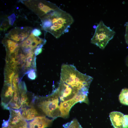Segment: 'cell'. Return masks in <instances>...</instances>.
Returning a JSON list of instances; mask_svg holds the SVG:
<instances>
[{
  "mask_svg": "<svg viewBox=\"0 0 128 128\" xmlns=\"http://www.w3.org/2000/svg\"><path fill=\"white\" fill-rule=\"evenodd\" d=\"M124 115L118 111H113L110 114L112 123L114 128H123Z\"/></svg>",
  "mask_w": 128,
  "mask_h": 128,
  "instance_id": "8fae6325",
  "label": "cell"
},
{
  "mask_svg": "<svg viewBox=\"0 0 128 128\" xmlns=\"http://www.w3.org/2000/svg\"><path fill=\"white\" fill-rule=\"evenodd\" d=\"M42 46H40L37 48L35 50L34 53L35 56L38 55L42 52Z\"/></svg>",
  "mask_w": 128,
  "mask_h": 128,
  "instance_id": "4316f807",
  "label": "cell"
},
{
  "mask_svg": "<svg viewBox=\"0 0 128 128\" xmlns=\"http://www.w3.org/2000/svg\"><path fill=\"white\" fill-rule=\"evenodd\" d=\"M29 79L31 80L35 79L37 77V75L34 69H31L26 73Z\"/></svg>",
  "mask_w": 128,
  "mask_h": 128,
  "instance_id": "44dd1931",
  "label": "cell"
},
{
  "mask_svg": "<svg viewBox=\"0 0 128 128\" xmlns=\"http://www.w3.org/2000/svg\"><path fill=\"white\" fill-rule=\"evenodd\" d=\"M8 20L5 19L1 23L0 26V30L5 31L6 30L10 27Z\"/></svg>",
  "mask_w": 128,
  "mask_h": 128,
  "instance_id": "ffe728a7",
  "label": "cell"
},
{
  "mask_svg": "<svg viewBox=\"0 0 128 128\" xmlns=\"http://www.w3.org/2000/svg\"><path fill=\"white\" fill-rule=\"evenodd\" d=\"M60 80L79 92L88 94L92 77L78 71L72 64H63L61 67Z\"/></svg>",
  "mask_w": 128,
  "mask_h": 128,
  "instance_id": "7a4b0ae2",
  "label": "cell"
},
{
  "mask_svg": "<svg viewBox=\"0 0 128 128\" xmlns=\"http://www.w3.org/2000/svg\"><path fill=\"white\" fill-rule=\"evenodd\" d=\"M36 37H38L42 34V33L40 29L37 28L33 29L31 32Z\"/></svg>",
  "mask_w": 128,
  "mask_h": 128,
  "instance_id": "cb8c5ba5",
  "label": "cell"
},
{
  "mask_svg": "<svg viewBox=\"0 0 128 128\" xmlns=\"http://www.w3.org/2000/svg\"><path fill=\"white\" fill-rule=\"evenodd\" d=\"M16 89L12 83L4 84L1 94V105L5 109H7L8 105L13 97Z\"/></svg>",
  "mask_w": 128,
  "mask_h": 128,
  "instance_id": "ba28073f",
  "label": "cell"
},
{
  "mask_svg": "<svg viewBox=\"0 0 128 128\" xmlns=\"http://www.w3.org/2000/svg\"><path fill=\"white\" fill-rule=\"evenodd\" d=\"M34 53L33 50H30L27 53V57L24 66V69H29L33 63L34 58Z\"/></svg>",
  "mask_w": 128,
  "mask_h": 128,
  "instance_id": "e0dca14e",
  "label": "cell"
},
{
  "mask_svg": "<svg viewBox=\"0 0 128 128\" xmlns=\"http://www.w3.org/2000/svg\"><path fill=\"white\" fill-rule=\"evenodd\" d=\"M19 110L22 116L25 120H32L39 114L37 110L33 105L22 108Z\"/></svg>",
  "mask_w": 128,
  "mask_h": 128,
  "instance_id": "30bf717a",
  "label": "cell"
},
{
  "mask_svg": "<svg viewBox=\"0 0 128 128\" xmlns=\"http://www.w3.org/2000/svg\"><path fill=\"white\" fill-rule=\"evenodd\" d=\"M64 128H82L76 119L64 125Z\"/></svg>",
  "mask_w": 128,
  "mask_h": 128,
  "instance_id": "d6986e66",
  "label": "cell"
},
{
  "mask_svg": "<svg viewBox=\"0 0 128 128\" xmlns=\"http://www.w3.org/2000/svg\"><path fill=\"white\" fill-rule=\"evenodd\" d=\"M2 128H9V127L8 126L7 127H2Z\"/></svg>",
  "mask_w": 128,
  "mask_h": 128,
  "instance_id": "f1b7e54d",
  "label": "cell"
},
{
  "mask_svg": "<svg viewBox=\"0 0 128 128\" xmlns=\"http://www.w3.org/2000/svg\"><path fill=\"white\" fill-rule=\"evenodd\" d=\"M126 64L128 66V55L127 56L126 59Z\"/></svg>",
  "mask_w": 128,
  "mask_h": 128,
  "instance_id": "83f0119b",
  "label": "cell"
},
{
  "mask_svg": "<svg viewBox=\"0 0 128 128\" xmlns=\"http://www.w3.org/2000/svg\"><path fill=\"white\" fill-rule=\"evenodd\" d=\"M115 34L114 31L101 21L96 27L94 34L91 40V43L103 49Z\"/></svg>",
  "mask_w": 128,
  "mask_h": 128,
  "instance_id": "277c9868",
  "label": "cell"
},
{
  "mask_svg": "<svg viewBox=\"0 0 128 128\" xmlns=\"http://www.w3.org/2000/svg\"><path fill=\"white\" fill-rule=\"evenodd\" d=\"M58 88L49 96L45 97L35 96L33 105L39 113L54 119L60 117Z\"/></svg>",
  "mask_w": 128,
  "mask_h": 128,
  "instance_id": "3957f363",
  "label": "cell"
},
{
  "mask_svg": "<svg viewBox=\"0 0 128 128\" xmlns=\"http://www.w3.org/2000/svg\"><path fill=\"white\" fill-rule=\"evenodd\" d=\"M3 43L5 47L7 55L14 53L19 47L17 42L6 37L4 39Z\"/></svg>",
  "mask_w": 128,
  "mask_h": 128,
  "instance_id": "9a60e30c",
  "label": "cell"
},
{
  "mask_svg": "<svg viewBox=\"0 0 128 128\" xmlns=\"http://www.w3.org/2000/svg\"><path fill=\"white\" fill-rule=\"evenodd\" d=\"M16 16L14 14H13L8 17L9 24L13 25L16 20Z\"/></svg>",
  "mask_w": 128,
  "mask_h": 128,
  "instance_id": "603a6c76",
  "label": "cell"
},
{
  "mask_svg": "<svg viewBox=\"0 0 128 128\" xmlns=\"http://www.w3.org/2000/svg\"><path fill=\"white\" fill-rule=\"evenodd\" d=\"M30 29L28 27H15L6 34V37L16 42L23 41L29 36Z\"/></svg>",
  "mask_w": 128,
  "mask_h": 128,
  "instance_id": "52a82bcc",
  "label": "cell"
},
{
  "mask_svg": "<svg viewBox=\"0 0 128 128\" xmlns=\"http://www.w3.org/2000/svg\"><path fill=\"white\" fill-rule=\"evenodd\" d=\"M52 120L45 116H38L29 122L28 128H45L50 125Z\"/></svg>",
  "mask_w": 128,
  "mask_h": 128,
  "instance_id": "9c48e42d",
  "label": "cell"
},
{
  "mask_svg": "<svg viewBox=\"0 0 128 128\" xmlns=\"http://www.w3.org/2000/svg\"><path fill=\"white\" fill-rule=\"evenodd\" d=\"M76 103L72 99L61 102L59 105L60 117L64 118L68 117L71 108Z\"/></svg>",
  "mask_w": 128,
  "mask_h": 128,
  "instance_id": "7c38bea8",
  "label": "cell"
},
{
  "mask_svg": "<svg viewBox=\"0 0 128 128\" xmlns=\"http://www.w3.org/2000/svg\"><path fill=\"white\" fill-rule=\"evenodd\" d=\"M22 105L20 99V95L18 89L15 91L14 96L9 104L7 110H20Z\"/></svg>",
  "mask_w": 128,
  "mask_h": 128,
  "instance_id": "5bb4252c",
  "label": "cell"
},
{
  "mask_svg": "<svg viewBox=\"0 0 128 128\" xmlns=\"http://www.w3.org/2000/svg\"><path fill=\"white\" fill-rule=\"evenodd\" d=\"M8 127L9 128H28V124L25 120L14 126L11 127Z\"/></svg>",
  "mask_w": 128,
  "mask_h": 128,
  "instance_id": "7402d4cb",
  "label": "cell"
},
{
  "mask_svg": "<svg viewBox=\"0 0 128 128\" xmlns=\"http://www.w3.org/2000/svg\"><path fill=\"white\" fill-rule=\"evenodd\" d=\"M119 100L122 104L128 105V89H123L119 96Z\"/></svg>",
  "mask_w": 128,
  "mask_h": 128,
  "instance_id": "ac0fdd59",
  "label": "cell"
},
{
  "mask_svg": "<svg viewBox=\"0 0 128 128\" xmlns=\"http://www.w3.org/2000/svg\"><path fill=\"white\" fill-rule=\"evenodd\" d=\"M41 28L58 38L68 32L74 20L68 13L59 7L50 14L41 19Z\"/></svg>",
  "mask_w": 128,
  "mask_h": 128,
  "instance_id": "6da1fadb",
  "label": "cell"
},
{
  "mask_svg": "<svg viewBox=\"0 0 128 128\" xmlns=\"http://www.w3.org/2000/svg\"><path fill=\"white\" fill-rule=\"evenodd\" d=\"M22 2L40 19L50 14L58 7L55 4L45 0H25Z\"/></svg>",
  "mask_w": 128,
  "mask_h": 128,
  "instance_id": "5b68a950",
  "label": "cell"
},
{
  "mask_svg": "<svg viewBox=\"0 0 128 128\" xmlns=\"http://www.w3.org/2000/svg\"><path fill=\"white\" fill-rule=\"evenodd\" d=\"M125 37L126 42L128 45V22H126L125 24Z\"/></svg>",
  "mask_w": 128,
  "mask_h": 128,
  "instance_id": "d4e9b609",
  "label": "cell"
},
{
  "mask_svg": "<svg viewBox=\"0 0 128 128\" xmlns=\"http://www.w3.org/2000/svg\"><path fill=\"white\" fill-rule=\"evenodd\" d=\"M72 99L76 103L78 102H84L88 104L89 102L88 94L83 92L78 93Z\"/></svg>",
  "mask_w": 128,
  "mask_h": 128,
  "instance_id": "2e32d148",
  "label": "cell"
},
{
  "mask_svg": "<svg viewBox=\"0 0 128 128\" xmlns=\"http://www.w3.org/2000/svg\"><path fill=\"white\" fill-rule=\"evenodd\" d=\"M58 89L59 98L61 102L72 99L79 92L60 80Z\"/></svg>",
  "mask_w": 128,
  "mask_h": 128,
  "instance_id": "8992f818",
  "label": "cell"
},
{
  "mask_svg": "<svg viewBox=\"0 0 128 128\" xmlns=\"http://www.w3.org/2000/svg\"><path fill=\"white\" fill-rule=\"evenodd\" d=\"M123 128H128V115H124Z\"/></svg>",
  "mask_w": 128,
  "mask_h": 128,
  "instance_id": "484cf974",
  "label": "cell"
},
{
  "mask_svg": "<svg viewBox=\"0 0 128 128\" xmlns=\"http://www.w3.org/2000/svg\"><path fill=\"white\" fill-rule=\"evenodd\" d=\"M9 110L10 112V117L8 120V126L9 127L14 126L25 120L22 116L20 110L13 109H9Z\"/></svg>",
  "mask_w": 128,
  "mask_h": 128,
  "instance_id": "4fadbf2b",
  "label": "cell"
}]
</instances>
